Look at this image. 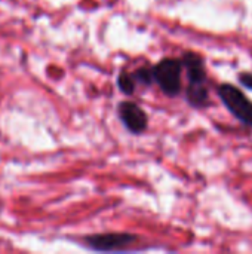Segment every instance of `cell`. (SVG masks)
<instances>
[{"mask_svg":"<svg viewBox=\"0 0 252 254\" xmlns=\"http://www.w3.org/2000/svg\"><path fill=\"white\" fill-rule=\"evenodd\" d=\"M183 64L178 60H163L153 68V79L168 95H177L181 89Z\"/></svg>","mask_w":252,"mask_h":254,"instance_id":"cell-1","label":"cell"},{"mask_svg":"<svg viewBox=\"0 0 252 254\" xmlns=\"http://www.w3.org/2000/svg\"><path fill=\"white\" fill-rule=\"evenodd\" d=\"M218 94L223 103L239 121L252 125V103L242 94V91L232 85H223L220 86Z\"/></svg>","mask_w":252,"mask_h":254,"instance_id":"cell-2","label":"cell"},{"mask_svg":"<svg viewBox=\"0 0 252 254\" xmlns=\"http://www.w3.org/2000/svg\"><path fill=\"white\" fill-rule=\"evenodd\" d=\"M135 237L129 234H102L94 235L86 240V244L94 250L102 252H113V250H125L126 247L132 246Z\"/></svg>","mask_w":252,"mask_h":254,"instance_id":"cell-3","label":"cell"},{"mask_svg":"<svg viewBox=\"0 0 252 254\" xmlns=\"http://www.w3.org/2000/svg\"><path fill=\"white\" fill-rule=\"evenodd\" d=\"M119 110H120V119L129 131L140 134L146 129L147 115L144 113V110L140 106H137L135 103L126 101V103L120 104Z\"/></svg>","mask_w":252,"mask_h":254,"instance_id":"cell-4","label":"cell"},{"mask_svg":"<svg viewBox=\"0 0 252 254\" xmlns=\"http://www.w3.org/2000/svg\"><path fill=\"white\" fill-rule=\"evenodd\" d=\"M184 65L187 68V74H189V79H190V85L203 83V80H205L203 65H202V61L196 55H193V54L186 55Z\"/></svg>","mask_w":252,"mask_h":254,"instance_id":"cell-5","label":"cell"},{"mask_svg":"<svg viewBox=\"0 0 252 254\" xmlns=\"http://www.w3.org/2000/svg\"><path fill=\"white\" fill-rule=\"evenodd\" d=\"M189 100L192 104L195 106H203L206 103V98H208V92L203 86V83H199V85H190L189 88Z\"/></svg>","mask_w":252,"mask_h":254,"instance_id":"cell-6","label":"cell"},{"mask_svg":"<svg viewBox=\"0 0 252 254\" xmlns=\"http://www.w3.org/2000/svg\"><path fill=\"white\" fill-rule=\"evenodd\" d=\"M134 80H135V79H134L132 74H123V76H120L119 85H120L122 91L126 92V94H131V92L134 91Z\"/></svg>","mask_w":252,"mask_h":254,"instance_id":"cell-7","label":"cell"},{"mask_svg":"<svg viewBox=\"0 0 252 254\" xmlns=\"http://www.w3.org/2000/svg\"><path fill=\"white\" fill-rule=\"evenodd\" d=\"M241 82L252 89V74H242L241 76Z\"/></svg>","mask_w":252,"mask_h":254,"instance_id":"cell-8","label":"cell"}]
</instances>
